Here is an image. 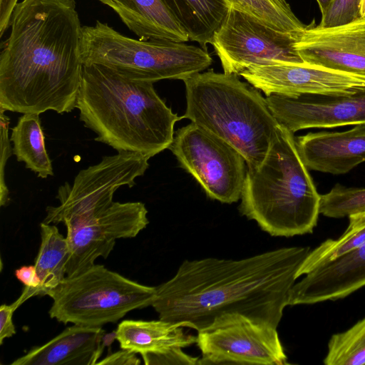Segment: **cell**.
Wrapping results in <instances>:
<instances>
[{
	"mask_svg": "<svg viewBox=\"0 0 365 365\" xmlns=\"http://www.w3.org/2000/svg\"><path fill=\"white\" fill-rule=\"evenodd\" d=\"M310 251L289 247L237 260H185L171 279L156 287L152 307L160 319L197 331L232 313L277 328Z\"/></svg>",
	"mask_w": 365,
	"mask_h": 365,
	"instance_id": "cell-1",
	"label": "cell"
},
{
	"mask_svg": "<svg viewBox=\"0 0 365 365\" xmlns=\"http://www.w3.org/2000/svg\"><path fill=\"white\" fill-rule=\"evenodd\" d=\"M0 54V108L63 114L76 106L83 63L75 0H22Z\"/></svg>",
	"mask_w": 365,
	"mask_h": 365,
	"instance_id": "cell-2",
	"label": "cell"
},
{
	"mask_svg": "<svg viewBox=\"0 0 365 365\" xmlns=\"http://www.w3.org/2000/svg\"><path fill=\"white\" fill-rule=\"evenodd\" d=\"M153 82L126 77L99 64L83 65L76 106L95 140L118 152L150 158L169 148L182 117L158 95Z\"/></svg>",
	"mask_w": 365,
	"mask_h": 365,
	"instance_id": "cell-3",
	"label": "cell"
},
{
	"mask_svg": "<svg viewBox=\"0 0 365 365\" xmlns=\"http://www.w3.org/2000/svg\"><path fill=\"white\" fill-rule=\"evenodd\" d=\"M320 198L293 133L279 124L262 163L246 171L241 213L272 236L301 235L316 227Z\"/></svg>",
	"mask_w": 365,
	"mask_h": 365,
	"instance_id": "cell-4",
	"label": "cell"
},
{
	"mask_svg": "<svg viewBox=\"0 0 365 365\" xmlns=\"http://www.w3.org/2000/svg\"><path fill=\"white\" fill-rule=\"evenodd\" d=\"M183 82L186 109L182 117L234 146L248 168L259 166L279 125L259 90L238 75L213 70Z\"/></svg>",
	"mask_w": 365,
	"mask_h": 365,
	"instance_id": "cell-5",
	"label": "cell"
},
{
	"mask_svg": "<svg viewBox=\"0 0 365 365\" xmlns=\"http://www.w3.org/2000/svg\"><path fill=\"white\" fill-rule=\"evenodd\" d=\"M81 51L83 65H103L130 78L153 83L184 81L212 63L207 50L200 46L131 38L99 21L94 26H82Z\"/></svg>",
	"mask_w": 365,
	"mask_h": 365,
	"instance_id": "cell-6",
	"label": "cell"
},
{
	"mask_svg": "<svg viewBox=\"0 0 365 365\" xmlns=\"http://www.w3.org/2000/svg\"><path fill=\"white\" fill-rule=\"evenodd\" d=\"M156 287L139 284L101 264L63 280L47 295L51 318L65 324L102 327L129 312L152 306Z\"/></svg>",
	"mask_w": 365,
	"mask_h": 365,
	"instance_id": "cell-7",
	"label": "cell"
},
{
	"mask_svg": "<svg viewBox=\"0 0 365 365\" xmlns=\"http://www.w3.org/2000/svg\"><path fill=\"white\" fill-rule=\"evenodd\" d=\"M150 158L139 153L118 152L105 156L97 164L79 171L73 182H65L57 191V206H48L43 222L75 224L106 210L120 187H132L143 175Z\"/></svg>",
	"mask_w": 365,
	"mask_h": 365,
	"instance_id": "cell-8",
	"label": "cell"
},
{
	"mask_svg": "<svg viewBox=\"0 0 365 365\" xmlns=\"http://www.w3.org/2000/svg\"><path fill=\"white\" fill-rule=\"evenodd\" d=\"M168 149L209 197L228 204L241 198L246 160L229 143L191 122L175 132Z\"/></svg>",
	"mask_w": 365,
	"mask_h": 365,
	"instance_id": "cell-9",
	"label": "cell"
},
{
	"mask_svg": "<svg viewBox=\"0 0 365 365\" xmlns=\"http://www.w3.org/2000/svg\"><path fill=\"white\" fill-rule=\"evenodd\" d=\"M298 36L230 7L211 44L224 73L239 76L253 66L304 63L294 46Z\"/></svg>",
	"mask_w": 365,
	"mask_h": 365,
	"instance_id": "cell-10",
	"label": "cell"
},
{
	"mask_svg": "<svg viewBox=\"0 0 365 365\" xmlns=\"http://www.w3.org/2000/svg\"><path fill=\"white\" fill-rule=\"evenodd\" d=\"M197 364H287L277 328L238 313L217 317L197 331Z\"/></svg>",
	"mask_w": 365,
	"mask_h": 365,
	"instance_id": "cell-11",
	"label": "cell"
},
{
	"mask_svg": "<svg viewBox=\"0 0 365 365\" xmlns=\"http://www.w3.org/2000/svg\"><path fill=\"white\" fill-rule=\"evenodd\" d=\"M148 223L144 203L113 202L101 213L66 225L70 248L67 276L90 267L100 257L106 259L117 240L136 237Z\"/></svg>",
	"mask_w": 365,
	"mask_h": 365,
	"instance_id": "cell-12",
	"label": "cell"
},
{
	"mask_svg": "<svg viewBox=\"0 0 365 365\" xmlns=\"http://www.w3.org/2000/svg\"><path fill=\"white\" fill-rule=\"evenodd\" d=\"M239 76L266 96H345L365 91V76L305 63L253 66Z\"/></svg>",
	"mask_w": 365,
	"mask_h": 365,
	"instance_id": "cell-13",
	"label": "cell"
},
{
	"mask_svg": "<svg viewBox=\"0 0 365 365\" xmlns=\"http://www.w3.org/2000/svg\"><path fill=\"white\" fill-rule=\"evenodd\" d=\"M265 99L275 119L292 133L365 124V91L345 96L271 94Z\"/></svg>",
	"mask_w": 365,
	"mask_h": 365,
	"instance_id": "cell-14",
	"label": "cell"
},
{
	"mask_svg": "<svg viewBox=\"0 0 365 365\" xmlns=\"http://www.w3.org/2000/svg\"><path fill=\"white\" fill-rule=\"evenodd\" d=\"M294 46L305 63L365 76V17L332 28L312 23Z\"/></svg>",
	"mask_w": 365,
	"mask_h": 365,
	"instance_id": "cell-15",
	"label": "cell"
},
{
	"mask_svg": "<svg viewBox=\"0 0 365 365\" xmlns=\"http://www.w3.org/2000/svg\"><path fill=\"white\" fill-rule=\"evenodd\" d=\"M304 275L291 288L287 306L347 297L365 286V244Z\"/></svg>",
	"mask_w": 365,
	"mask_h": 365,
	"instance_id": "cell-16",
	"label": "cell"
},
{
	"mask_svg": "<svg viewBox=\"0 0 365 365\" xmlns=\"http://www.w3.org/2000/svg\"><path fill=\"white\" fill-rule=\"evenodd\" d=\"M296 144L309 170L345 174L365 162V124L343 132L309 133L297 137Z\"/></svg>",
	"mask_w": 365,
	"mask_h": 365,
	"instance_id": "cell-17",
	"label": "cell"
},
{
	"mask_svg": "<svg viewBox=\"0 0 365 365\" xmlns=\"http://www.w3.org/2000/svg\"><path fill=\"white\" fill-rule=\"evenodd\" d=\"M102 327L74 324L34 346L11 365H96L104 344Z\"/></svg>",
	"mask_w": 365,
	"mask_h": 365,
	"instance_id": "cell-18",
	"label": "cell"
},
{
	"mask_svg": "<svg viewBox=\"0 0 365 365\" xmlns=\"http://www.w3.org/2000/svg\"><path fill=\"white\" fill-rule=\"evenodd\" d=\"M118 15L141 40L189 41L164 0H98Z\"/></svg>",
	"mask_w": 365,
	"mask_h": 365,
	"instance_id": "cell-19",
	"label": "cell"
},
{
	"mask_svg": "<svg viewBox=\"0 0 365 365\" xmlns=\"http://www.w3.org/2000/svg\"><path fill=\"white\" fill-rule=\"evenodd\" d=\"M121 349L141 356L161 354L174 348H184L196 343L197 336L184 332L183 327L165 320L122 321L115 330Z\"/></svg>",
	"mask_w": 365,
	"mask_h": 365,
	"instance_id": "cell-20",
	"label": "cell"
},
{
	"mask_svg": "<svg viewBox=\"0 0 365 365\" xmlns=\"http://www.w3.org/2000/svg\"><path fill=\"white\" fill-rule=\"evenodd\" d=\"M189 40L207 50L230 6L225 0H164Z\"/></svg>",
	"mask_w": 365,
	"mask_h": 365,
	"instance_id": "cell-21",
	"label": "cell"
},
{
	"mask_svg": "<svg viewBox=\"0 0 365 365\" xmlns=\"http://www.w3.org/2000/svg\"><path fill=\"white\" fill-rule=\"evenodd\" d=\"M41 245L35 260L41 283L35 296H44L55 288L66 277L70 248L66 237H63L53 224H40Z\"/></svg>",
	"mask_w": 365,
	"mask_h": 365,
	"instance_id": "cell-22",
	"label": "cell"
},
{
	"mask_svg": "<svg viewBox=\"0 0 365 365\" xmlns=\"http://www.w3.org/2000/svg\"><path fill=\"white\" fill-rule=\"evenodd\" d=\"M13 153L26 168L45 179L53 175L52 162L48 155L39 114L24 113L12 128Z\"/></svg>",
	"mask_w": 365,
	"mask_h": 365,
	"instance_id": "cell-23",
	"label": "cell"
},
{
	"mask_svg": "<svg viewBox=\"0 0 365 365\" xmlns=\"http://www.w3.org/2000/svg\"><path fill=\"white\" fill-rule=\"evenodd\" d=\"M349 219V226L342 235L336 240H327L309 252L298 271L297 277L365 244V212L351 215Z\"/></svg>",
	"mask_w": 365,
	"mask_h": 365,
	"instance_id": "cell-24",
	"label": "cell"
},
{
	"mask_svg": "<svg viewBox=\"0 0 365 365\" xmlns=\"http://www.w3.org/2000/svg\"><path fill=\"white\" fill-rule=\"evenodd\" d=\"M230 7L243 11L267 26L295 36L306 28L287 0H225Z\"/></svg>",
	"mask_w": 365,
	"mask_h": 365,
	"instance_id": "cell-25",
	"label": "cell"
},
{
	"mask_svg": "<svg viewBox=\"0 0 365 365\" xmlns=\"http://www.w3.org/2000/svg\"><path fill=\"white\" fill-rule=\"evenodd\" d=\"M324 363L326 365H365V318L348 330L331 336Z\"/></svg>",
	"mask_w": 365,
	"mask_h": 365,
	"instance_id": "cell-26",
	"label": "cell"
},
{
	"mask_svg": "<svg viewBox=\"0 0 365 365\" xmlns=\"http://www.w3.org/2000/svg\"><path fill=\"white\" fill-rule=\"evenodd\" d=\"M365 212V188L346 187L336 184L329 192L321 195L319 212L341 218Z\"/></svg>",
	"mask_w": 365,
	"mask_h": 365,
	"instance_id": "cell-27",
	"label": "cell"
},
{
	"mask_svg": "<svg viewBox=\"0 0 365 365\" xmlns=\"http://www.w3.org/2000/svg\"><path fill=\"white\" fill-rule=\"evenodd\" d=\"M361 17V0H331L322 14L319 24L332 28L350 24Z\"/></svg>",
	"mask_w": 365,
	"mask_h": 365,
	"instance_id": "cell-28",
	"label": "cell"
},
{
	"mask_svg": "<svg viewBox=\"0 0 365 365\" xmlns=\"http://www.w3.org/2000/svg\"><path fill=\"white\" fill-rule=\"evenodd\" d=\"M9 118L5 110L0 108V133H1V160H0V205L6 206L9 202V192L5 182V168L6 162L11 155L13 148L9 138Z\"/></svg>",
	"mask_w": 365,
	"mask_h": 365,
	"instance_id": "cell-29",
	"label": "cell"
},
{
	"mask_svg": "<svg viewBox=\"0 0 365 365\" xmlns=\"http://www.w3.org/2000/svg\"><path fill=\"white\" fill-rule=\"evenodd\" d=\"M144 364H197L199 358L185 354L182 348H174L161 354L142 355Z\"/></svg>",
	"mask_w": 365,
	"mask_h": 365,
	"instance_id": "cell-30",
	"label": "cell"
},
{
	"mask_svg": "<svg viewBox=\"0 0 365 365\" xmlns=\"http://www.w3.org/2000/svg\"><path fill=\"white\" fill-rule=\"evenodd\" d=\"M18 307L16 302L9 305L3 304L0 307V344H3L5 339L10 338L16 334L13 314Z\"/></svg>",
	"mask_w": 365,
	"mask_h": 365,
	"instance_id": "cell-31",
	"label": "cell"
},
{
	"mask_svg": "<svg viewBox=\"0 0 365 365\" xmlns=\"http://www.w3.org/2000/svg\"><path fill=\"white\" fill-rule=\"evenodd\" d=\"M140 364V360L135 353L123 349L108 354L96 363V364L103 365H138Z\"/></svg>",
	"mask_w": 365,
	"mask_h": 365,
	"instance_id": "cell-32",
	"label": "cell"
},
{
	"mask_svg": "<svg viewBox=\"0 0 365 365\" xmlns=\"http://www.w3.org/2000/svg\"><path fill=\"white\" fill-rule=\"evenodd\" d=\"M19 0H0V36L10 26V21L13 11Z\"/></svg>",
	"mask_w": 365,
	"mask_h": 365,
	"instance_id": "cell-33",
	"label": "cell"
},
{
	"mask_svg": "<svg viewBox=\"0 0 365 365\" xmlns=\"http://www.w3.org/2000/svg\"><path fill=\"white\" fill-rule=\"evenodd\" d=\"M316 1L318 4L321 14H322L326 10V9L329 6V4L331 0H316Z\"/></svg>",
	"mask_w": 365,
	"mask_h": 365,
	"instance_id": "cell-34",
	"label": "cell"
},
{
	"mask_svg": "<svg viewBox=\"0 0 365 365\" xmlns=\"http://www.w3.org/2000/svg\"><path fill=\"white\" fill-rule=\"evenodd\" d=\"M361 17H365V0H361Z\"/></svg>",
	"mask_w": 365,
	"mask_h": 365,
	"instance_id": "cell-35",
	"label": "cell"
}]
</instances>
